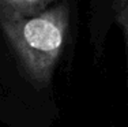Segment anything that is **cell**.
<instances>
[{
    "mask_svg": "<svg viewBox=\"0 0 128 127\" xmlns=\"http://www.w3.org/2000/svg\"><path fill=\"white\" fill-rule=\"evenodd\" d=\"M0 26L26 78L38 89L48 86L67 40L68 4L27 17L0 18Z\"/></svg>",
    "mask_w": 128,
    "mask_h": 127,
    "instance_id": "obj_1",
    "label": "cell"
},
{
    "mask_svg": "<svg viewBox=\"0 0 128 127\" xmlns=\"http://www.w3.org/2000/svg\"><path fill=\"white\" fill-rule=\"evenodd\" d=\"M45 0H0V18L27 17L41 11Z\"/></svg>",
    "mask_w": 128,
    "mask_h": 127,
    "instance_id": "obj_2",
    "label": "cell"
},
{
    "mask_svg": "<svg viewBox=\"0 0 128 127\" xmlns=\"http://www.w3.org/2000/svg\"><path fill=\"white\" fill-rule=\"evenodd\" d=\"M113 11H114V21L121 28L126 42V52H127V77H128V0H114L113 3ZM127 86H128V78H127Z\"/></svg>",
    "mask_w": 128,
    "mask_h": 127,
    "instance_id": "obj_3",
    "label": "cell"
}]
</instances>
